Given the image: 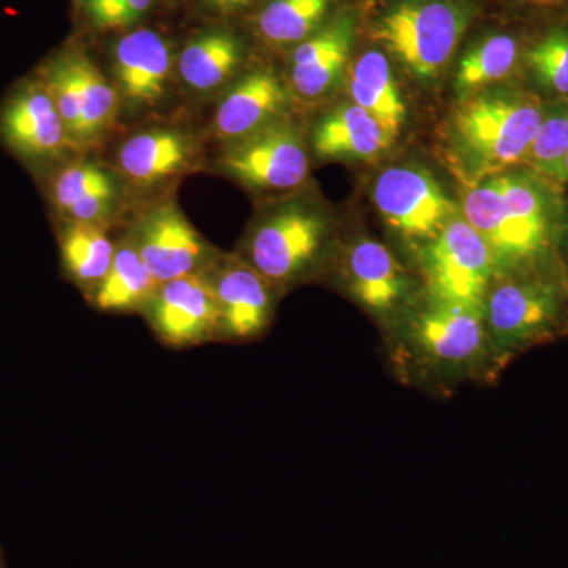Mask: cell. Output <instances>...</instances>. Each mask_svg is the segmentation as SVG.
<instances>
[{
	"mask_svg": "<svg viewBox=\"0 0 568 568\" xmlns=\"http://www.w3.org/2000/svg\"><path fill=\"white\" fill-rule=\"evenodd\" d=\"M141 315L163 345L219 342V308L205 272L159 284Z\"/></svg>",
	"mask_w": 568,
	"mask_h": 568,
	"instance_id": "13",
	"label": "cell"
},
{
	"mask_svg": "<svg viewBox=\"0 0 568 568\" xmlns=\"http://www.w3.org/2000/svg\"><path fill=\"white\" fill-rule=\"evenodd\" d=\"M523 13L549 20L548 24L568 21V0H510Z\"/></svg>",
	"mask_w": 568,
	"mask_h": 568,
	"instance_id": "31",
	"label": "cell"
},
{
	"mask_svg": "<svg viewBox=\"0 0 568 568\" xmlns=\"http://www.w3.org/2000/svg\"><path fill=\"white\" fill-rule=\"evenodd\" d=\"M220 163L239 182L263 192L297 189L310 171L304 140L286 118L227 144Z\"/></svg>",
	"mask_w": 568,
	"mask_h": 568,
	"instance_id": "10",
	"label": "cell"
},
{
	"mask_svg": "<svg viewBox=\"0 0 568 568\" xmlns=\"http://www.w3.org/2000/svg\"><path fill=\"white\" fill-rule=\"evenodd\" d=\"M50 197L65 223L104 227L118 211L121 185L102 164L77 162L54 174Z\"/></svg>",
	"mask_w": 568,
	"mask_h": 568,
	"instance_id": "18",
	"label": "cell"
},
{
	"mask_svg": "<svg viewBox=\"0 0 568 568\" xmlns=\"http://www.w3.org/2000/svg\"><path fill=\"white\" fill-rule=\"evenodd\" d=\"M118 0H84L85 13L89 14L92 22L99 20L100 17L111 9Z\"/></svg>",
	"mask_w": 568,
	"mask_h": 568,
	"instance_id": "34",
	"label": "cell"
},
{
	"mask_svg": "<svg viewBox=\"0 0 568 568\" xmlns=\"http://www.w3.org/2000/svg\"><path fill=\"white\" fill-rule=\"evenodd\" d=\"M129 239L159 284L204 274L219 256L174 203L145 212Z\"/></svg>",
	"mask_w": 568,
	"mask_h": 568,
	"instance_id": "12",
	"label": "cell"
},
{
	"mask_svg": "<svg viewBox=\"0 0 568 568\" xmlns=\"http://www.w3.org/2000/svg\"><path fill=\"white\" fill-rule=\"evenodd\" d=\"M338 280L347 295L375 317L383 331L395 324L424 293L388 246L375 239L351 242L339 257Z\"/></svg>",
	"mask_w": 568,
	"mask_h": 568,
	"instance_id": "9",
	"label": "cell"
},
{
	"mask_svg": "<svg viewBox=\"0 0 568 568\" xmlns=\"http://www.w3.org/2000/svg\"><path fill=\"white\" fill-rule=\"evenodd\" d=\"M538 174L551 179L552 182L559 183V185H568V153L564 159H560L559 162L552 163L551 166L545 168V170L538 171Z\"/></svg>",
	"mask_w": 568,
	"mask_h": 568,
	"instance_id": "33",
	"label": "cell"
},
{
	"mask_svg": "<svg viewBox=\"0 0 568 568\" xmlns=\"http://www.w3.org/2000/svg\"><path fill=\"white\" fill-rule=\"evenodd\" d=\"M526 88H495L458 102L448 122V151L467 186L523 166L545 114Z\"/></svg>",
	"mask_w": 568,
	"mask_h": 568,
	"instance_id": "3",
	"label": "cell"
},
{
	"mask_svg": "<svg viewBox=\"0 0 568 568\" xmlns=\"http://www.w3.org/2000/svg\"><path fill=\"white\" fill-rule=\"evenodd\" d=\"M354 39V18L342 14L297 44L291 58L294 95L305 102H317L334 91L345 73Z\"/></svg>",
	"mask_w": 568,
	"mask_h": 568,
	"instance_id": "15",
	"label": "cell"
},
{
	"mask_svg": "<svg viewBox=\"0 0 568 568\" xmlns=\"http://www.w3.org/2000/svg\"><path fill=\"white\" fill-rule=\"evenodd\" d=\"M526 44L525 36L511 31L489 32L470 44L455 71L454 92L458 102L489 89L503 88L521 73Z\"/></svg>",
	"mask_w": 568,
	"mask_h": 568,
	"instance_id": "21",
	"label": "cell"
},
{
	"mask_svg": "<svg viewBox=\"0 0 568 568\" xmlns=\"http://www.w3.org/2000/svg\"><path fill=\"white\" fill-rule=\"evenodd\" d=\"M0 140L28 162H52L74 149L40 78L22 82L0 108Z\"/></svg>",
	"mask_w": 568,
	"mask_h": 568,
	"instance_id": "14",
	"label": "cell"
},
{
	"mask_svg": "<svg viewBox=\"0 0 568 568\" xmlns=\"http://www.w3.org/2000/svg\"><path fill=\"white\" fill-rule=\"evenodd\" d=\"M331 239L324 212L312 204L291 203L253 227L242 257L280 291L315 274L327 257Z\"/></svg>",
	"mask_w": 568,
	"mask_h": 568,
	"instance_id": "6",
	"label": "cell"
},
{
	"mask_svg": "<svg viewBox=\"0 0 568 568\" xmlns=\"http://www.w3.org/2000/svg\"><path fill=\"white\" fill-rule=\"evenodd\" d=\"M244 48L233 33L212 31L190 41L179 55V74L196 92H212L241 65Z\"/></svg>",
	"mask_w": 568,
	"mask_h": 568,
	"instance_id": "25",
	"label": "cell"
},
{
	"mask_svg": "<svg viewBox=\"0 0 568 568\" xmlns=\"http://www.w3.org/2000/svg\"><path fill=\"white\" fill-rule=\"evenodd\" d=\"M152 3L153 0H118L93 24L99 29L129 28L151 10Z\"/></svg>",
	"mask_w": 568,
	"mask_h": 568,
	"instance_id": "30",
	"label": "cell"
},
{
	"mask_svg": "<svg viewBox=\"0 0 568 568\" xmlns=\"http://www.w3.org/2000/svg\"><path fill=\"white\" fill-rule=\"evenodd\" d=\"M474 13L467 0H395L373 37L414 80L429 84L450 65Z\"/></svg>",
	"mask_w": 568,
	"mask_h": 568,
	"instance_id": "5",
	"label": "cell"
},
{
	"mask_svg": "<svg viewBox=\"0 0 568 568\" xmlns=\"http://www.w3.org/2000/svg\"><path fill=\"white\" fill-rule=\"evenodd\" d=\"M71 65L77 78L78 104H80V136L78 148L91 144L110 129L119 111L118 88L93 65L88 55L70 51Z\"/></svg>",
	"mask_w": 568,
	"mask_h": 568,
	"instance_id": "27",
	"label": "cell"
},
{
	"mask_svg": "<svg viewBox=\"0 0 568 568\" xmlns=\"http://www.w3.org/2000/svg\"><path fill=\"white\" fill-rule=\"evenodd\" d=\"M0 568H7L6 560H3L2 549H0Z\"/></svg>",
	"mask_w": 568,
	"mask_h": 568,
	"instance_id": "36",
	"label": "cell"
},
{
	"mask_svg": "<svg viewBox=\"0 0 568 568\" xmlns=\"http://www.w3.org/2000/svg\"><path fill=\"white\" fill-rule=\"evenodd\" d=\"M173 67L170 44L151 29L126 33L114 47L115 88L130 106H153L163 99Z\"/></svg>",
	"mask_w": 568,
	"mask_h": 568,
	"instance_id": "16",
	"label": "cell"
},
{
	"mask_svg": "<svg viewBox=\"0 0 568 568\" xmlns=\"http://www.w3.org/2000/svg\"><path fill=\"white\" fill-rule=\"evenodd\" d=\"M334 0H271L257 17L268 43L301 44L320 31Z\"/></svg>",
	"mask_w": 568,
	"mask_h": 568,
	"instance_id": "28",
	"label": "cell"
},
{
	"mask_svg": "<svg viewBox=\"0 0 568 568\" xmlns=\"http://www.w3.org/2000/svg\"><path fill=\"white\" fill-rule=\"evenodd\" d=\"M207 2L222 13H234V11L244 9L252 0H207Z\"/></svg>",
	"mask_w": 568,
	"mask_h": 568,
	"instance_id": "35",
	"label": "cell"
},
{
	"mask_svg": "<svg viewBox=\"0 0 568 568\" xmlns=\"http://www.w3.org/2000/svg\"><path fill=\"white\" fill-rule=\"evenodd\" d=\"M394 142L369 112L353 102L328 111L312 133L313 151L325 160L369 162L383 156Z\"/></svg>",
	"mask_w": 568,
	"mask_h": 568,
	"instance_id": "20",
	"label": "cell"
},
{
	"mask_svg": "<svg viewBox=\"0 0 568 568\" xmlns=\"http://www.w3.org/2000/svg\"><path fill=\"white\" fill-rule=\"evenodd\" d=\"M497 368L568 335V272L558 256L497 274L484 301Z\"/></svg>",
	"mask_w": 568,
	"mask_h": 568,
	"instance_id": "4",
	"label": "cell"
},
{
	"mask_svg": "<svg viewBox=\"0 0 568 568\" xmlns=\"http://www.w3.org/2000/svg\"><path fill=\"white\" fill-rule=\"evenodd\" d=\"M521 74L526 89L544 102L568 99V21L551 22L530 37Z\"/></svg>",
	"mask_w": 568,
	"mask_h": 568,
	"instance_id": "24",
	"label": "cell"
},
{
	"mask_svg": "<svg viewBox=\"0 0 568 568\" xmlns=\"http://www.w3.org/2000/svg\"><path fill=\"white\" fill-rule=\"evenodd\" d=\"M568 153V99L545 103L540 129L534 138L523 166L541 171Z\"/></svg>",
	"mask_w": 568,
	"mask_h": 568,
	"instance_id": "29",
	"label": "cell"
},
{
	"mask_svg": "<svg viewBox=\"0 0 568 568\" xmlns=\"http://www.w3.org/2000/svg\"><path fill=\"white\" fill-rule=\"evenodd\" d=\"M192 134L174 129H153L133 134L119 149V170L138 186H153L181 175L196 160Z\"/></svg>",
	"mask_w": 568,
	"mask_h": 568,
	"instance_id": "19",
	"label": "cell"
},
{
	"mask_svg": "<svg viewBox=\"0 0 568 568\" xmlns=\"http://www.w3.org/2000/svg\"><path fill=\"white\" fill-rule=\"evenodd\" d=\"M392 372L406 386L428 394H454L463 384L499 377L484 308L418 295L384 331Z\"/></svg>",
	"mask_w": 568,
	"mask_h": 568,
	"instance_id": "1",
	"label": "cell"
},
{
	"mask_svg": "<svg viewBox=\"0 0 568 568\" xmlns=\"http://www.w3.org/2000/svg\"><path fill=\"white\" fill-rule=\"evenodd\" d=\"M62 267L67 276L85 293L102 282L114 260L115 245L104 227L65 223L59 235Z\"/></svg>",
	"mask_w": 568,
	"mask_h": 568,
	"instance_id": "26",
	"label": "cell"
},
{
	"mask_svg": "<svg viewBox=\"0 0 568 568\" xmlns=\"http://www.w3.org/2000/svg\"><path fill=\"white\" fill-rule=\"evenodd\" d=\"M159 283L142 263L129 237L115 245L114 260L102 282L89 293L92 305L106 313L142 312Z\"/></svg>",
	"mask_w": 568,
	"mask_h": 568,
	"instance_id": "23",
	"label": "cell"
},
{
	"mask_svg": "<svg viewBox=\"0 0 568 568\" xmlns=\"http://www.w3.org/2000/svg\"><path fill=\"white\" fill-rule=\"evenodd\" d=\"M555 253L558 256L559 263L568 272V204L566 205L562 220H560L558 234H556Z\"/></svg>",
	"mask_w": 568,
	"mask_h": 568,
	"instance_id": "32",
	"label": "cell"
},
{
	"mask_svg": "<svg viewBox=\"0 0 568 568\" xmlns=\"http://www.w3.org/2000/svg\"><path fill=\"white\" fill-rule=\"evenodd\" d=\"M372 196L384 223L414 250L435 239L459 213V205L420 164L386 168L377 174Z\"/></svg>",
	"mask_w": 568,
	"mask_h": 568,
	"instance_id": "8",
	"label": "cell"
},
{
	"mask_svg": "<svg viewBox=\"0 0 568 568\" xmlns=\"http://www.w3.org/2000/svg\"><path fill=\"white\" fill-rule=\"evenodd\" d=\"M416 256L426 294L484 308L485 295L497 275L495 254L462 212L435 239L418 246Z\"/></svg>",
	"mask_w": 568,
	"mask_h": 568,
	"instance_id": "7",
	"label": "cell"
},
{
	"mask_svg": "<svg viewBox=\"0 0 568 568\" xmlns=\"http://www.w3.org/2000/svg\"><path fill=\"white\" fill-rule=\"evenodd\" d=\"M205 275L219 308V342H253L267 332L278 293L274 284L242 256L219 254Z\"/></svg>",
	"mask_w": 568,
	"mask_h": 568,
	"instance_id": "11",
	"label": "cell"
},
{
	"mask_svg": "<svg viewBox=\"0 0 568 568\" xmlns=\"http://www.w3.org/2000/svg\"><path fill=\"white\" fill-rule=\"evenodd\" d=\"M287 104L290 93L274 71H250L235 82L216 108L213 130L227 144L244 140L284 118Z\"/></svg>",
	"mask_w": 568,
	"mask_h": 568,
	"instance_id": "17",
	"label": "cell"
},
{
	"mask_svg": "<svg viewBox=\"0 0 568 568\" xmlns=\"http://www.w3.org/2000/svg\"><path fill=\"white\" fill-rule=\"evenodd\" d=\"M559 186L525 166L467 186L459 212L491 248L497 274L555 256L567 205Z\"/></svg>",
	"mask_w": 568,
	"mask_h": 568,
	"instance_id": "2",
	"label": "cell"
},
{
	"mask_svg": "<svg viewBox=\"0 0 568 568\" xmlns=\"http://www.w3.org/2000/svg\"><path fill=\"white\" fill-rule=\"evenodd\" d=\"M351 102L369 112L390 136L402 133L407 121V104L399 91L390 61L383 51L362 52L347 70Z\"/></svg>",
	"mask_w": 568,
	"mask_h": 568,
	"instance_id": "22",
	"label": "cell"
}]
</instances>
